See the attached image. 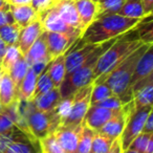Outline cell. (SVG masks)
<instances>
[{
	"label": "cell",
	"instance_id": "cell-21",
	"mask_svg": "<svg viewBox=\"0 0 153 153\" xmlns=\"http://www.w3.org/2000/svg\"><path fill=\"white\" fill-rule=\"evenodd\" d=\"M10 11L13 15L15 23L18 24L21 28L38 19V13L33 9L30 4L17 5V7L10 5Z\"/></svg>",
	"mask_w": 153,
	"mask_h": 153
},
{
	"label": "cell",
	"instance_id": "cell-47",
	"mask_svg": "<svg viewBox=\"0 0 153 153\" xmlns=\"http://www.w3.org/2000/svg\"><path fill=\"white\" fill-rule=\"evenodd\" d=\"M7 45L3 42L2 39L0 38V63H1V61H2L3 56H4L5 51H7Z\"/></svg>",
	"mask_w": 153,
	"mask_h": 153
},
{
	"label": "cell",
	"instance_id": "cell-33",
	"mask_svg": "<svg viewBox=\"0 0 153 153\" xmlns=\"http://www.w3.org/2000/svg\"><path fill=\"white\" fill-rule=\"evenodd\" d=\"M21 51H19L17 45H7V51H5L3 59L0 63V68L2 70V72L7 74V71L10 70V68L16 63L18 59L20 57H22Z\"/></svg>",
	"mask_w": 153,
	"mask_h": 153
},
{
	"label": "cell",
	"instance_id": "cell-7",
	"mask_svg": "<svg viewBox=\"0 0 153 153\" xmlns=\"http://www.w3.org/2000/svg\"><path fill=\"white\" fill-rule=\"evenodd\" d=\"M152 111L153 106H145L142 108H134L132 106V108L129 111V114H128L124 130L120 136V142H121L123 150H126L131 144L132 140L138 134L142 133L147 117Z\"/></svg>",
	"mask_w": 153,
	"mask_h": 153
},
{
	"label": "cell",
	"instance_id": "cell-11",
	"mask_svg": "<svg viewBox=\"0 0 153 153\" xmlns=\"http://www.w3.org/2000/svg\"><path fill=\"white\" fill-rule=\"evenodd\" d=\"M133 106V103L129 102L123 106L99 131L98 133L102 134V135L106 136V137L110 138V140H114L121 136L122 132L124 130V127L126 125V121H127L128 114H129L130 109Z\"/></svg>",
	"mask_w": 153,
	"mask_h": 153
},
{
	"label": "cell",
	"instance_id": "cell-19",
	"mask_svg": "<svg viewBox=\"0 0 153 153\" xmlns=\"http://www.w3.org/2000/svg\"><path fill=\"white\" fill-rule=\"evenodd\" d=\"M153 74V45L145 51L137 61L131 80V87L137 82Z\"/></svg>",
	"mask_w": 153,
	"mask_h": 153
},
{
	"label": "cell",
	"instance_id": "cell-48",
	"mask_svg": "<svg viewBox=\"0 0 153 153\" xmlns=\"http://www.w3.org/2000/svg\"><path fill=\"white\" fill-rule=\"evenodd\" d=\"M145 153H153V136L149 140L148 144H147V146H146Z\"/></svg>",
	"mask_w": 153,
	"mask_h": 153
},
{
	"label": "cell",
	"instance_id": "cell-16",
	"mask_svg": "<svg viewBox=\"0 0 153 153\" xmlns=\"http://www.w3.org/2000/svg\"><path fill=\"white\" fill-rule=\"evenodd\" d=\"M44 32L43 27L41 25L39 19L33 21L28 25L24 26L21 28L19 34V38H18L17 46L19 51L23 56L26 55L30 47L34 44V42L40 37V35Z\"/></svg>",
	"mask_w": 153,
	"mask_h": 153
},
{
	"label": "cell",
	"instance_id": "cell-55",
	"mask_svg": "<svg viewBox=\"0 0 153 153\" xmlns=\"http://www.w3.org/2000/svg\"><path fill=\"white\" fill-rule=\"evenodd\" d=\"M53 1H56V0H53Z\"/></svg>",
	"mask_w": 153,
	"mask_h": 153
},
{
	"label": "cell",
	"instance_id": "cell-2",
	"mask_svg": "<svg viewBox=\"0 0 153 153\" xmlns=\"http://www.w3.org/2000/svg\"><path fill=\"white\" fill-rule=\"evenodd\" d=\"M153 44L143 43L138 48L131 53L126 59H124L115 68H113L102 81L98 83L105 82L112 90L113 94L120 99L124 104L132 101L131 91V80L133 76L135 66L142 55ZM97 84V83H94Z\"/></svg>",
	"mask_w": 153,
	"mask_h": 153
},
{
	"label": "cell",
	"instance_id": "cell-35",
	"mask_svg": "<svg viewBox=\"0 0 153 153\" xmlns=\"http://www.w3.org/2000/svg\"><path fill=\"white\" fill-rule=\"evenodd\" d=\"M111 96H113L112 90L110 89V87L105 82L94 84L91 90V96H90V105L94 104L97 102H100V101L109 98Z\"/></svg>",
	"mask_w": 153,
	"mask_h": 153
},
{
	"label": "cell",
	"instance_id": "cell-52",
	"mask_svg": "<svg viewBox=\"0 0 153 153\" xmlns=\"http://www.w3.org/2000/svg\"><path fill=\"white\" fill-rule=\"evenodd\" d=\"M92 1H94V2H99V0H92Z\"/></svg>",
	"mask_w": 153,
	"mask_h": 153
},
{
	"label": "cell",
	"instance_id": "cell-42",
	"mask_svg": "<svg viewBox=\"0 0 153 153\" xmlns=\"http://www.w3.org/2000/svg\"><path fill=\"white\" fill-rule=\"evenodd\" d=\"M14 18L11 11H0V26L14 23Z\"/></svg>",
	"mask_w": 153,
	"mask_h": 153
},
{
	"label": "cell",
	"instance_id": "cell-53",
	"mask_svg": "<svg viewBox=\"0 0 153 153\" xmlns=\"http://www.w3.org/2000/svg\"><path fill=\"white\" fill-rule=\"evenodd\" d=\"M1 108H2V106H1V105H0V111H1Z\"/></svg>",
	"mask_w": 153,
	"mask_h": 153
},
{
	"label": "cell",
	"instance_id": "cell-24",
	"mask_svg": "<svg viewBox=\"0 0 153 153\" xmlns=\"http://www.w3.org/2000/svg\"><path fill=\"white\" fill-rule=\"evenodd\" d=\"M18 100V90L10 76L3 72L0 81V105L2 107L9 106Z\"/></svg>",
	"mask_w": 153,
	"mask_h": 153
},
{
	"label": "cell",
	"instance_id": "cell-51",
	"mask_svg": "<svg viewBox=\"0 0 153 153\" xmlns=\"http://www.w3.org/2000/svg\"><path fill=\"white\" fill-rule=\"evenodd\" d=\"M2 74H3V72H2V70H1V68H0V81H1V78H2Z\"/></svg>",
	"mask_w": 153,
	"mask_h": 153
},
{
	"label": "cell",
	"instance_id": "cell-5",
	"mask_svg": "<svg viewBox=\"0 0 153 153\" xmlns=\"http://www.w3.org/2000/svg\"><path fill=\"white\" fill-rule=\"evenodd\" d=\"M19 110L25 120L30 134L37 140L53 133L61 125V117L57 110L41 111L35 108L32 101L19 100Z\"/></svg>",
	"mask_w": 153,
	"mask_h": 153
},
{
	"label": "cell",
	"instance_id": "cell-54",
	"mask_svg": "<svg viewBox=\"0 0 153 153\" xmlns=\"http://www.w3.org/2000/svg\"><path fill=\"white\" fill-rule=\"evenodd\" d=\"M72 1H79V0H72Z\"/></svg>",
	"mask_w": 153,
	"mask_h": 153
},
{
	"label": "cell",
	"instance_id": "cell-29",
	"mask_svg": "<svg viewBox=\"0 0 153 153\" xmlns=\"http://www.w3.org/2000/svg\"><path fill=\"white\" fill-rule=\"evenodd\" d=\"M30 65L27 64V62L24 59V56L20 57L19 59L16 61V63L10 68V70L7 71V74L10 76V78L12 79V81L14 82L16 88H19L20 84H21L22 80L24 79L26 72H27Z\"/></svg>",
	"mask_w": 153,
	"mask_h": 153
},
{
	"label": "cell",
	"instance_id": "cell-20",
	"mask_svg": "<svg viewBox=\"0 0 153 153\" xmlns=\"http://www.w3.org/2000/svg\"><path fill=\"white\" fill-rule=\"evenodd\" d=\"M62 97L59 88H53L45 94L36 97L32 100L35 108L41 111H51L55 110L61 103Z\"/></svg>",
	"mask_w": 153,
	"mask_h": 153
},
{
	"label": "cell",
	"instance_id": "cell-49",
	"mask_svg": "<svg viewBox=\"0 0 153 153\" xmlns=\"http://www.w3.org/2000/svg\"><path fill=\"white\" fill-rule=\"evenodd\" d=\"M10 4L7 2V0H0V11H9Z\"/></svg>",
	"mask_w": 153,
	"mask_h": 153
},
{
	"label": "cell",
	"instance_id": "cell-46",
	"mask_svg": "<svg viewBox=\"0 0 153 153\" xmlns=\"http://www.w3.org/2000/svg\"><path fill=\"white\" fill-rule=\"evenodd\" d=\"M7 2L10 5H26V4H30L32 0H7Z\"/></svg>",
	"mask_w": 153,
	"mask_h": 153
},
{
	"label": "cell",
	"instance_id": "cell-27",
	"mask_svg": "<svg viewBox=\"0 0 153 153\" xmlns=\"http://www.w3.org/2000/svg\"><path fill=\"white\" fill-rule=\"evenodd\" d=\"M117 14L127 18H133V19H142L145 16H147L144 13L140 0H124L123 5Z\"/></svg>",
	"mask_w": 153,
	"mask_h": 153
},
{
	"label": "cell",
	"instance_id": "cell-41",
	"mask_svg": "<svg viewBox=\"0 0 153 153\" xmlns=\"http://www.w3.org/2000/svg\"><path fill=\"white\" fill-rule=\"evenodd\" d=\"M51 3H53V0H32L30 5L39 14L51 7Z\"/></svg>",
	"mask_w": 153,
	"mask_h": 153
},
{
	"label": "cell",
	"instance_id": "cell-17",
	"mask_svg": "<svg viewBox=\"0 0 153 153\" xmlns=\"http://www.w3.org/2000/svg\"><path fill=\"white\" fill-rule=\"evenodd\" d=\"M74 5H76V12L79 14L82 30L84 33V30L98 17L99 15L98 2H94L92 0H79V1H74Z\"/></svg>",
	"mask_w": 153,
	"mask_h": 153
},
{
	"label": "cell",
	"instance_id": "cell-10",
	"mask_svg": "<svg viewBox=\"0 0 153 153\" xmlns=\"http://www.w3.org/2000/svg\"><path fill=\"white\" fill-rule=\"evenodd\" d=\"M14 127H17L26 134L32 135L26 125L25 120L20 113L19 100H16L9 106L2 107L0 111V134L9 131Z\"/></svg>",
	"mask_w": 153,
	"mask_h": 153
},
{
	"label": "cell",
	"instance_id": "cell-38",
	"mask_svg": "<svg viewBox=\"0 0 153 153\" xmlns=\"http://www.w3.org/2000/svg\"><path fill=\"white\" fill-rule=\"evenodd\" d=\"M124 0H99V15L104 16L109 15V14H117L121 7L123 5ZM97 17V18H98Z\"/></svg>",
	"mask_w": 153,
	"mask_h": 153
},
{
	"label": "cell",
	"instance_id": "cell-34",
	"mask_svg": "<svg viewBox=\"0 0 153 153\" xmlns=\"http://www.w3.org/2000/svg\"><path fill=\"white\" fill-rule=\"evenodd\" d=\"M53 88H55L53 87V84L48 76L47 68H45L43 71H41L40 74H38L36 88H35V92H34V98H36V97L40 96V94H45V92L53 89Z\"/></svg>",
	"mask_w": 153,
	"mask_h": 153
},
{
	"label": "cell",
	"instance_id": "cell-43",
	"mask_svg": "<svg viewBox=\"0 0 153 153\" xmlns=\"http://www.w3.org/2000/svg\"><path fill=\"white\" fill-rule=\"evenodd\" d=\"M142 132H145V133H153V111L149 113V115L147 117Z\"/></svg>",
	"mask_w": 153,
	"mask_h": 153
},
{
	"label": "cell",
	"instance_id": "cell-22",
	"mask_svg": "<svg viewBox=\"0 0 153 153\" xmlns=\"http://www.w3.org/2000/svg\"><path fill=\"white\" fill-rule=\"evenodd\" d=\"M47 72L55 88H60L66 76L65 69V53L51 60L46 66Z\"/></svg>",
	"mask_w": 153,
	"mask_h": 153
},
{
	"label": "cell",
	"instance_id": "cell-31",
	"mask_svg": "<svg viewBox=\"0 0 153 153\" xmlns=\"http://www.w3.org/2000/svg\"><path fill=\"white\" fill-rule=\"evenodd\" d=\"M21 27L15 22L0 26V38L7 45H17Z\"/></svg>",
	"mask_w": 153,
	"mask_h": 153
},
{
	"label": "cell",
	"instance_id": "cell-25",
	"mask_svg": "<svg viewBox=\"0 0 153 153\" xmlns=\"http://www.w3.org/2000/svg\"><path fill=\"white\" fill-rule=\"evenodd\" d=\"M37 78L38 74L32 69L28 68L24 79L22 80L19 88H18V100L21 101H32L34 98L35 88H36Z\"/></svg>",
	"mask_w": 153,
	"mask_h": 153
},
{
	"label": "cell",
	"instance_id": "cell-1",
	"mask_svg": "<svg viewBox=\"0 0 153 153\" xmlns=\"http://www.w3.org/2000/svg\"><path fill=\"white\" fill-rule=\"evenodd\" d=\"M142 19L127 18L119 14L100 16L84 30L80 39L86 43L101 44L134 30Z\"/></svg>",
	"mask_w": 153,
	"mask_h": 153
},
{
	"label": "cell",
	"instance_id": "cell-40",
	"mask_svg": "<svg viewBox=\"0 0 153 153\" xmlns=\"http://www.w3.org/2000/svg\"><path fill=\"white\" fill-rule=\"evenodd\" d=\"M92 105L103 107V108H106V109H110V110H120L121 108H123V106L125 104H124L117 97H115L114 94H113V96L104 99V100L100 101V102L94 103V104H92Z\"/></svg>",
	"mask_w": 153,
	"mask_h": 153
},
{
	"label": "cell",
	"instance_id": "cell-32",
	"mask_svg": "<svg viewBox=\"0 0 153 153\" xmlns=\"http://www.w3.org/2000/svg\"><path fill=\"white\" fill-rule=\"evenodd\" d=\"M94 133H96V131L87 127L84 123L79 136V140H78L76 153H90V148H91V143Z\"/></svg>",
	"mask_w": 153,
	"mask_h": 153
},
{
	"label": "cell",
	"instance_id": "cell-12",
	"mask_svg": "<svg viewBox=\"0 0 153 153\" xmlns=\"http://www.w3.org/2000/svg\"><path fill=\"white\" fill-rule=\"evenodd\" d=\"M84 125V121L76 126H62L60 125L55 130V136L58 143L65 153H76V146L80 133Z\"/></svg>",
	"mask_w": 153,
	"mask_h": 153
},
{
	"label": "cell",
	"instance_id": "cell-9",
	"mask_svg": "<svg viewBox=\"0 0 153 153\" xmlns=\"http://www.w3.org/2000/svg\"><path fill=\"white\" fill-rule=\"evenodd\" d=\"M76 47L71 48L69 47L67 51L65 53V69L66 76L71 74L72 71L79 68L90 56L92 55L99 44H91V43H86L82 41L81 39H78L74 43Z\"/></svg>",
	"mask_w": 153,
	"mask_h": 153
},
{
	"label": "cell",
	"instance_id": "cell-45",
	"mask_svg": "<svg viewBox=\"0 0 153 153\" xmlns=\"http://www.w3.org/2000/svg\"><path fill=\"white\" fill-rule=\"evenodd\" d=\"M107 153H123V149H122V146H121L120 137L113 140L112 145H111L110 149H109Z\"/></svg>",
	"mask_w": 153,
	"mask_h": 153
},
{
	"label": "cell",
	"instance_id": "cell-14",
	"mask_svg": "<svg viewBox=\"0 0 153 153\" xmlns=\"http://www.w3.org/2000/svg\"><path fill=\"white\" fill-rule=\"evenodd\" d=\"M51 5L66 24L76 30H79L83 34L79 14L76 12V5L72 0H56L53 1Z\"/></svg>",
	"mask_w": 153,
	"mask_h": 153
},
{
	"label": "cell",
	"instance_id": "cell-4",
	"mask_svg": "<svg viewBox=\"0 0 153 153\" xmlns=\"http://www.w3.org/2000/svg\"><path fill=\"white\" fill-rule=\"evenodd\" d=\"M119 38L112 39L110 41L99 44L98 47L96 48V51L92 53V55L79 68H76L74 71H72L71 74H67L65 76L63 83L61 84V86L59 88L62 99L72 96L80 88L85 87V86L90 85V84H94V66L97 64V61L100 58V56L108 47H110Z\"/></svg>",
	"mask_w": 153,
	"mask_h": 153
},
{
	"label": "cell",
	"instance_id": "cell-36",
	"mask_svg": "<svg viewBox=\"0 0 153 153\" xmlns=\"http://www.w3.org/2000/svg\"><path fill=\"white\" fill-rule=\"evenodd\" d=\"M112 140L102 135V134L96 132L92 138L91 148L90 152L91 153H107L112 145Z\"/></svg>",
	"mask_w": 153,
	"mask_h": 153
},
{
	"label": "cell",
	"instance_id": "cell-26",
	"mask_svg": "<svg viewBox=\"0 0 153 153\" xmlns=\"http://www.w3.org/2000/svg\"><path fill=\"white\" fill-rule=\"evenodd\" d=\"M132 103L134 108L145 106H153V83L140 87L132 94Z\"/></svg>",
	"mask_w": 153,
	"mask_h": 153
},
{
	"label": "cell",
	"instance_id": "cell-37",
	"mask_svg": "<svg viewBox=\"0 0 153 153\" xmlns=\"http://www.w3.org/2000/svg\"><path fill=\"white\" fill-rule=\"evenodd\" d=\"M39 143H40L42 153H65L58 143L55 133H51L45 137L39 140Z\"/></svg>",
	"mask_w": 153,
	"mask_h": 153
},
{
	"label": "cell",
	"instance_id": "cell-15",
	"mask_svg": "<svg viewBox=\"0 0 153 153\" xmlns=\"http://www.w3.org/2000/svg\"><path fill=\"white\" fill-rule=\"evenodd\" d=\"M119 110H110L103 107L90 105L84 117V123L94 131H99Z\"/></svg>",
	"mask_w": 153,
	"mask_h": 153
},
{
	"label": "cell",
	"instance_id": "cell-28",
	"mask_svg": "<svg viewBox=\"0 0 153 153\" xmlns=\"http://www.w3.org/2000/svg\"><path fill=\"white\" fill-rule=\"evenodd\" d=\"M153 22H152V14L147 15L138 22L136 27L134 28L137 35L138 39L142 42L153 44Z\"/></svg>",
	"mask_w": 153,
	"mask_h": 153
},
{
	"label": "cell",
	"instance_id": "cell-39",
	"mask_svg": "<svg viewBox=\"0 0 153 153\" xmlns=\"http://www.w3.org/2000/svg\"><path fill=\"white\" fill-rule=\"evenodd\" d=\"M152 136H153V133H145V132H142V133H140L133 140H132L131 144L129 145L128 148L131 149V150L136 151V152L145 153L147 144H148L149 140H150Z\"/></svg>",
	"mask_w": 153,
	"mask_h": 153
},
{
	"label": "cell",
	"instance_id": "cell-6",
	"mask_svg": "<svg viewBox=\"0 0 153 153\" xmlns=\"http://www.w3.org/2000/svg\"><path fill=\"white\" fill-rule=\"evenodd\" d=\"M94 84L76 90L70 96V104L68 111L62 120V126H76L84 121V117L90 107V96Z\"/></svg>",
	"mask_w": 153,
	"mask_h": 153
},
{
	"label": "cell",
	"instance_id": "cell-30",
	"mask_svg": "<svg viewBox=\"0 0 153 153\" xmlns=\"http://www.w3.org/2000/svg\"><path fill=\"white\" fill-rule=\"evenodd\" d=\"M26 136H33V135L26 134L25 132L21 131L17 127H14L12 129H10L9 131L0 134V153H4V151L7 150V148L12 143L16 142V140H22V138L26 137Z\"/></svg>",
	"mask_w": 153,
	"mask_h": 153
},
{
	"label": "cell",
	"instance_id": "cell-23",
	"mask_svg": "<svg viewBox=\"0 0 153 153\" xmlns=\"http://www.w3.org/2000/svg\"><path fill=\"white\" fill-rule=\"evenodd\" d=\"M4 153H42L39 140L34 136H26L12 143Z\"/></svg>",
	"mask_w": 153,
	"mask_h": 153
},
{
	"label": "cell",
	"instance_id": "cell-56",
	"mask_svg": "<svg viewBox=\"0 0 153 153\" xmlns=\"http://www.w3.org/2000/svg\"><path fill=\"white\" fill-rule=\"evenodd\" d=\"M90 153H91V152H90Z\"/></svg>",
	"mask_w": 153,
	"mask_h": 153
},
{
	"label": "cell",
	"instance_id": "cell-44",
	"mask_svg": "<svg viewBox=\"0 0 153 153\" xmlns=\"http://www.w3.org/2000/svg\"><path fill=\"white\" fill-rule=\"evenodd\" d=\"M140 2H142L145 15H150V14H152L153 0H140Z\"/></svg>",
	"mask_w": 153,
	"mask_h": 153
},
{
	"label": "cell",
	"instance_id": "cell-3",
	"mask_svg": "<svg viewBox=\"0 0 153 153\" xmlns=\"http://www.w3.org/2000/svg\"><path fill=\"white\" fill-rule=\"evenodd\" d=\"M144 42L138 39L135 30L121 36L110 47L106 49L97 61L94 70V83L102 81L124 59L133 53Z\"/></svg>",
	"mask_w": 153,
	"mask_h": 153
},
{
	"label": "cell",
	"instance_id": "cell-50",
	"mask_svg": "<svg viewBox=\"0 0 153 153\" xmlns=\"http://www.w3.org/2000/svg\"><path fill=\"white\" fill-rule=\"evenodd\" d=\"M123 153H140V152H136V151L131 150V149L127 148V149H126V150H123Z\"/></svg>",
	"mask_w": 153,
	"mask_h": 153
},
{
	"label": "cell",
	"instance_id": "cell-8",
	"mask_svg": "<svg viewBox=\"0 0 153 153\" xmlns=\"http://www.w3.org/2000/svg\"><path fill=\"white\" fill-rule=\"evenodd\" d=\"M38 19L42 25L43 30L45 32L60 33V34H64L74 40H78L82 37V33L79 30L71 27L62 20V18L57 14L53 5L39 13Z\"/></svg>",
	"mask_w": 153,
	"mask_h": 153
},
{
	"label": "cell",
	"instance_id": "cell-18",
	"mask_svg": "<svg viewBox=\"0 0 153 153\" xmlns=\"http://www.w3.org/2000/svg\"><path fill=\"white\" fill-rule=\"evenodd\" d=\"M24 59L30 66H32L35 63H39V62L49 63L51 61L48 55V51H47L45 32H43L40 35V37L34 42V44L30 47L26 55L24 56Z\"/></svg>",
	"mask_w": 153,
	"mask_h": 153
},
{
	"label": "cell",
	"instance_id": "cell-13",
	"mask_svg": "<svg viewBox=\"0 0 153 153\" xmlns=\"http://www.w3.org/2000/svg\"><path fill=\"white\" fill-rule=\"evenodd\" d=\"M45 39H46L47 51H48L51 60H53L59 56L64 55L69 49V47L76 41L64 34L53 32H45Z\"/></svg>",
	"mask_w": 153,
	"mask_h": 153
}]
</instances>
